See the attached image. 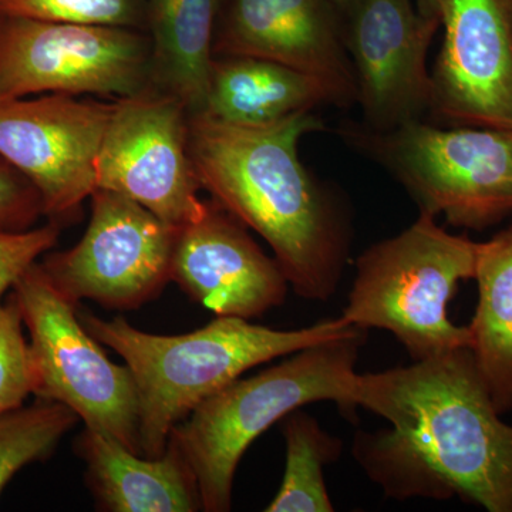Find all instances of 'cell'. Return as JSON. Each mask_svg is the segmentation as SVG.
Instances as JSON below:
<instances>
[{"mask_svg":"<svg viewBox=\"0 0 512 512\" xmlns=\"http://www.w3.org/2000/svg\"><path fill=\"white\" fill-rule=\"evenodd\" d=\"M356 403L392 426L359 431L352 447L386 497H460L512 512V426L500 419L471 348L359 375Z\"/></svg>","mask_w":512,"mask_h":512,"instance_id":"cell-1","label":"cell"},{"mask_svg":"<svg viewBox=\"0 0 512 512\" xmlns=\"http://www.w3.org/2000/svg\"><path fill=\"white\" fill-rule=\"evenodd\" d=\"M312 111L264 127L190 116L188 148L201 187L274 251L293 291L328 301L349 259L350 222L342 204L299 158L306 134L322 130Z\"/></svg>","mask_w":512,"mask_h":512,"instance_id":"cell-2","label":"cell"},{"mask_svg":"<svg viewBox=\"0 0 512 512\" xmlns=\"http://www.w3.org/2000/svg\"><path fill=\"white\" fill-rule=\"evenodd\" d=\"M87 332L123 357L136 380L141 448L146 457L164 453L171 431L205 399L247 370L352 329L340 316L309 328L275 330L247 319L218 316L184 335H154L124 318L104 320L79 311Z\"/></svg>","mask_w":512,"mask_h":512,"instance_id":"cell-3","label":"cell"},{"mask_svg":"<svg viewBox=\"0 0 512 512\" xmlns=\"http://www.w3.org/2000/svg\"><path fill=\"white\" fill-rule=\"evenodd\" d=\"M366 329L353 326L336 338L292 353L278 365L237 379L198 404L170 439L197 478L202 510H231L239 461L269 427L306 404L333 402L355 419L356 363Z\"/></svg>","mask_w":512,"mask_h":512,"instance_id":"cell-4","label":"cell"},{"mask_svg":"<svg viewBox=\"0 0 512 512\" xmlns=\"http://www.w3.org/2000/svg\"><path fill=\"white\" fill-rule=\"evenodd\" d=\"M478 242L448 234L420 211L412 227L359 256L342 318L359 328L389 330L414 362L470 348L468 326L448 319L461 281L476 275Z\"/></svg>","mask_w":512,"mask_h":512,"instance_id":"cell-5","label":"cell"},{"mask_svg":"<svg viewBox=\"0 0 512 512\" xmlns=\"http://www.w3.org/2000/svg\"><path fill=\"white\" fill-rule=\"evenodd\" d=\"M348 137L409 191L420 211L453 227L483 231L512 214V131L441 128L413 121L386 133Z\"/></svg>","mask_w":512,"mask_h":512,"instance_id":"cell-6","label":"cell"},{"mask_svg":"<svg viewBox=\"0 0 512 512\" xmlns=\"http://www.w3.org/2000/svg\"><path fill=\"white\" fill-rule=\"evenodd\" d=\"M12 295L30 336L33 396L64 404L87 429L109 434L144 456L136 380L87 332L79 305L52 284L40 262L20 276Z\"/></svg>","mask_w":512,"mask_h":512,"instance_id":"cell-7","label":"cell"},{"mask_svg":"<svg viewBox=\"0 0 512 512\" xmlns=\"http://www.w3.org/2000/svg\"><path fill=\"white\" fill-rule=\"evenodd\" d=\"M146 30L0 15V99L133 96L150 84Z\"/></svg>","mask_w":512,"mask_h":512,"instance_id":"cell-8","label":"cell"},{"mask_svg":"<svg viewBox=\"0 0 512 512\" xmlns=\"http://www.w3.org/2000/svg\"><path fill=\"white\" fill-rule=\"evenodd\" d=\"M190 113L170 94L148 86L114 101L96 157L100 190L124 195L173 228L207 211L188 148Z\"/></svg>","mask_w":512,"mask_h":512,"instance_id":"cell-9","label":"cell"},{"mask_svg":"<svg viewBox=\"0 0 512 512\" xmlns=\"http://www.w3.org/2000/svg\"><path fill=\"white\" fill-rule=\"evenodd\" d=\"M79 244L40 262L52 284L76 305L90 299L130 311L153 301L171 281L177 228L136 201L97 188Z\"/></svg>","mask_w":512,"mask_h":512,"instance_id":"cell-10","label":"cell"},{"mask_svg":"<svg viewBox=\"0 0 512 512\" xmlns=\"http://www.w3.org/2000/svg\"><path fill=\"white\" fill-rule=\"evenodd\" d=\"M113 103L69 94L0 99V156L39 191L43 215L62 227L97 190L96 157Z\"/></svg>","mask_w":512,"mask_h":512,"instance_id":"cell-11","label":"cell"},{"mask_svg":"<svg viewBox=\"0 0 512 512\" xmlns=\"http://www.w3.org/2000/svg\"><path fill=\"white\" fill-rule=\"evenodd\" d=\"M440 26L423 18L414 0H359L343 19L363 128L386 133L430 114L427 53Z\"/></svg>","mask_w":512,"mask_h":512,"instance_id":"cell-12","label":"cell"},{"mask_svg":"<svg viewBox=\"0 0 512 512\" xmlns=\"http://www.w3.org/2000/svg\"><path fill=\"white\" fill-rule=\"evenodd\" d=\"M431 116L512 131V0H441Z\"/></svg>","mask_w":512,"mask_h":512,"instance_id":"cell-13","label":"cell"},{"mask_svg":"<svg viewBox=\"0 0 512 512\" xmlns=\"http://www.w3.org/2000/svg\"><path fill=\"white\" fill-rule=\"evenodd\" d=\"M214 55L275 60L322 80L336 106L357 101L343 19L330 0H224Z\"/></svg>","mask_w":512,"mask_h":512,"instance_id":"cell-14","label":"cell"},{"mask_svg":"<svg viewBox=\"0 0 512 512\" xmlns=\"http://www.w3.org/2000/svg\"><path fill=\"white\" fill-rule=\"evenodd\" d=\"M171 281L218 316L247 320L282 305L289 288L276 259L217 201H208L200 220L178 229Z\"/></svg>","mask_w":512,"mask_h":512,"instance_id":"cell-15","label":"cell"},{"mask_svg":"<svg viewBox=\"0 0 512 512\" xmlns=\"http://www.w3.org/2000/svg\"><path fill=\"white\" fill-rule=\"evenodd\" d=\"M77 453L97 508L110 512H195L202 510L197 478L180 448L168 440L161 456L146 457L109 434L84 429Z\"/></svg>","mask_w":512,"mask_h":512,"instance_id":"cell-16","label":"cell"},{"mask_svg":"<svg viewBox=\"0 0 512 512\" xmlns=\"http://www.w3.org/2000/svg\"><path fill=\"white\" fill-rule=\"evenodd\" d=\"M320 104H335L318 77L275 60L215 56L205 116L237 127H264Z\"/></svg>","mask_w":512,"mask_h":512,"instance_id":"cell-17","label":"cell"},{"mask_svg":"<svg viewBox=\"0 0 512 512\" xmlns=\"http://www.w3.org/2000/svg\"><path fill=\"white\" fill-rule=\"evenodd\" d=\"M146 3L150 86L180 100L190 116H200L207 110L215 32L224 0Z\"/></svg>","mask_w":512,"mask_h":512,"instance_id":"cell-18","label":"cell"},{"mask_svg":"<svg viewBox=\"0 0 512 512\" xmlns=\"http://www.w3.org/2000/svg\"><path fill=\"white\" fill-rule=\"evenodd\" d=\"M471 352L500 414L512 409V225L478 242Z\"/></svg>","mask_w":512,"mask_h":512,"instance_id":"cell-19","label":"cell"},{"mask_svg":"<svg viewBox=\"0 0 512 512\" xmlns=\"http://www.w3.org/2000/svg\"><path fill=\"white\" fill-rule=\"evenodd\" d=\"M286 443V466L281 488L266 512H332L323 471L338 460L343 443L330 436L318 421L293 410L282 419Z\"/></svg>","mask_w":512,"mask_h":512,"instance_id":"cell-20","label":"cell"},{"mask_svg":"<svg viewBox=\"0 0 512 512\" xmlns=\"http://www.w3.org/2000/svg\"><path fill=\"white\" fill-rule=\"evenodd\" d=\"M79 420L64 404L40 399L0 414V495L20 470L52 456Z\"/></svg>","mask_w":512,"mask_h":512,"instance_id":"cell-21","label":"cell"},{"mask_svg":"<svg viewBox=\"0 0 512 512\" xmlns=\"http://www.w3.org/2000/svg\"><path fill=\"white\" fill-rule=\"evenodd\" d=\"M0 15L146 30V0H0Z\"/></svg>","mask_w":512,"mask_h":512,"instance_id":"cell-22","label":"cell"},{"mask_svg":"<svg viewBox=\"0 0 512 512\" xmlns=\"http://www.w3.org/2000/svg\"><path fill=\"white\" fill-rule=\"evenodd\" d=\"M25 323L13 295L0 301V414L23 406L33 394V367Z\"/></svg>","mask_w":512,"mask_h":512,"instance_id":"cell-23","label":"cell"},{"mask_svg":"<svg viewBox=\"0 0 512 512\" xmlns=\"http://www.w3.org/2000/svg\"><path fill=\"white\" fill-rule=\"evenodd\" d=\"M59 237L60 225L55 222L26 231L0 227V301L40 256L56 247Z\"/></svg>","mask_w":512,"mask_h":512,"instance_id":"cell-24","label":"cell"},{"mask_svg":"<svg viewBox=\"0 0 512 512\" xmlns=\"http://www.w3.org/2000/svg\"><path fill=\"white\" fill-rule=\"evenodd\" d=\"M42 217V197L35 185L0 156V227L26 231Z\"/></svg>","mask_w":512,"mask_h":512,"instance_id":"cell-25","label":"cell"},{"mask_svg":"<svg viewBox=\"0 0 512 512\" xmlns=\"http://www.w3.org/2000/svg\"><path fill=\"white\" fill-rule=\"evenodd\" d=\"M414 2L423 18L441 22V0H414Z\"/></svg>","mask_w":512,"mask_h":512,"instance_id":"cell-26","label":"cell"},{"mask_svg":"<svg viewBox=\"0 0 512 512\" xmlns=\"http://www.w3.org/2000/svg\"><path fill=\"white\" fill-rule=\"evenodd\" d=\"M357 2H359V0H330V3L335 6L340 16H342V19H345L346 16L349 15L350 10L355 8Z\"/></svg>","mask_w":512,"mask_h":512,"instance_id":"cell-27","label":"cell"}]
</instances>
